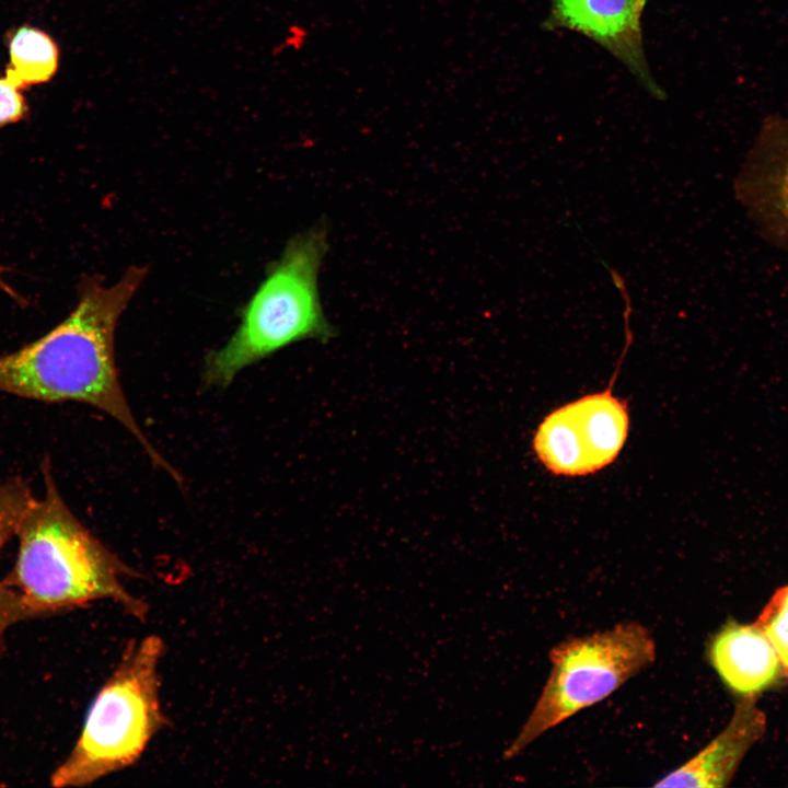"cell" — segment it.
Instances as JSON below:
<instances>
[{
  "instance_id": "obj_16",
  "label": "cell",
  "mask_w": 788,
  "mask_h": 788,
  "mask_svg": "<svg viewBox=\"0 0 788 788\" xmlns=\"http://www.w3.org/2000/svg\"><path fill=\"white\" fill-rule=\"evenodd\" d=\"M5 268L0 265V290L10 296L12 299L16 300L18 302L22 301V298L19 296V293L5 281L4 278Z\"/></svg>"
},
{
  "instance_id": "obj_1",
  "label": "cell",
  "mask_w": 788,
  "mask_h": 788,
  "mask_svg": "<svg viewBox=\"0 0 788 788\" xmlns=\"http://www.w3.org/2000/svg\"><path fill=\"white\" fill-rule=\"evenodd\" d=\"M147 275L131 266L113 285L97 277L81 281L71 313L40 338L0 355V393L44 403L74 402L92 406L121 424L154 465L175 479L136 422L118 379L115 329Z\"/></svg>"
},
{
  "instance_id": "obj_7",
  "label": "cell",
  "mask_w": 788,
  "mask_h": 788,
  "mask_svg": "<svg viewBox=\"0 0 788 788\" xmlns=\"http://www.w3.org/2000/svg\"><path fill=\"white\" fill-rule=\"evenodd\" d=\"M733 193L758 235L788 252V113L762 120L734 175Z\"/></svg>"
},
{
  "instance_id": "obj_10",
  "label": "cell",
  "mask_w": 788,
  "mask_h": 788,
  "mask_svg": "<svg viewBox=\"0 0 788 788\" xmlns=\"http://www.w3.org/2000/svg\"><path fill=\"white\" fill-rule=\"evenodd\" d=\"M707 657L722 683L739 697H755L783 676L776 651L755 623H725L709 640Z\"/></svg>"
},
{
  "instance_id": "obj_3",
  "label": "cell",
  "mask_w": 788,
  "mask_h": 788,
  "mask_svg": "<svg viewBox=\"0 0 788 788\" xmlns=\"http://www.w3.org/2000/svg\"><path fill=\"white\" fill-rule=\"evenodd\" d=\"M327 250L328 234L323 223L288 242L243 309L235 332L206 357V384L224 387L243 369L293 343L333 337L318 290Z\"/></svg>"
},
{
  "instance_id": "obj_13",
  "label": "cell",
  "mask_w": 788,
  "mask_h": 788,
  "mask_svg": "<svg viewBox=\"0 0 788 788\" xmlns=\"http://www.w3.org/2000/svg\"><path fill=\"white\" fill-rule=\"evenodd\" d=\"M36 496L19 477L0 482V549L18 531Z\"/></svg>"
},
{
  "instance_id": "obj_12",
  "label": "cell",
  "mask_w": 788,
  "mask_h": 788,
  "mask_svg": "<svg viewBox=\"0 0 788 788\" xmlns=\"http://www.w3.org/2000/svg\"><path fill=\"white\" fill-rule=\"evenodd\" d=\"M754 623L776 651L788 681V584L772 594Z\"/></svg>"
},
{
  "instance_id": "obj_6",
  "label": "cell",
  "mask_w": 788,
  "mask_h": 788,
  "mask_svg": "<svg viewBox=\"0 0 788 788\" xmlns=\"http://www.w3.org/2000/svg\"><path fill=\"white\" fill-rule=\"evenodd\" d=\"M612 384L552 412L538 426L533 448L556 475L581 476L611 464L628 433L627 405L612 393Z\"/></svg>"
},
{
  "instance_id": "obj_15",
  "label": "cell",
  "mask_w": 788,
  "mask_h": 788,
  "mask_svg": "<svg viewBox=\"0 0 788 788\" xmlns=\"http://www.w3.org/2000/svg\"><path fill=\"white\" fill-rule=\"evenodd\" d=\"M26 617L15 592L4 582L0 584V639L4 629L15 621Z\"/></svg>"
},
{
  "instance_id": "obj_14",
  "label": "cell",
  "mask_w": 788,
  "mask_h": 788,
  "mask_svg": "<svg viewBox=\"0 0 788 788\" xmlns=\"http://www.w3.org/2000/svg\"><path fill=\"white\" fill-rule=\"evenodd\" d=\"M27 113L28 105L22 89L5 74L0 77V129L21 121Z\"/></svg>"
},
{
  "instance_id": "obj_9",
  "label": "cell",
  "mask_w": 788,
  "mask_h": 788,
  "mask_svg": "<svg viewBox=\"0 0 788 788\" xmlns=\"http://www.w3.org/2000/svg\"><path fill=\"white\" fill-rule=\"evenodd\" d=\"M766 730L755 697H740L726 727L698 753L653 784L654 787L721 788Z\"/></svg>"
},
{
  "instance_id": "obj_4",
  "label": "cell",
  "mask_w": 788,
  "mask_h": 788,
  "mask_svg": "<svg viewBox=\"0 0 788 788\" xmlns=\"http://www.w3.org/2000/svg\"><path fill=\"white\" fill-rule=\"evenodd\" d=\"M158 635L132 641L93 699L78 741L51 776L55 787H83L135 764L165 725Z\"/></svg>"
},
{
  "instance_id": "obj_2",
  "label": "cell",
  "mask_w": 788,
  "mask_h": 788,
  "mask_svg": "<svg viewBox=\"0 0 788 788\" xmlns=\"http://www.w3.org/2000/svg\"><path fill=\"white\" fill-rule=\"evenodd\" d=\"M42 475L44 491L18 531V557L4 581L26 617L108 600L144 619L147 603L123 582L138 573L76 517L58 489L48 459L42 463Z\"/></svg>"
},
{
  "instance_id": "obj_8",
  "label": "cell",
  "mask_w": 788,
  "mask_h": 788,
  "mask_svg": "<svg viewBox=\"0 0 788 788\" xmlns=\"http://www.w3.org/2000/svg\"><path fill=\"white\" fill-rule=\"evenodd\" d=\"M648 0H549L542 28L567 30L591 39L615 57L656 100L665 92L648 65L642 37V13Z\"/></svg>"
},
{
  "instance_id": "obj_5",
  "label": "cell",
  "mask_w": 788,
  "mask_h": 788,
  "mask_svg": "<svg viewBox=\"0 0 788 788\" xmlns=\"http://www.w3.org/2000/svg\"><path fill=\"white\" fill-rule=\"evenodd\" d=\"M656 639L645 625L623 622L570 637L548 654L549 673L526 720L503 751L519 756L541 735L617 691L653 664Z\"/></svg>"
},
{
  "instance_id": "obj_11",
  "label": "cell",
  "mask_w": 788,
  "mask_h": 788,
  "mask_svg": "<svg viewBox=\"0 0 788 788\" xmlns=\"http://www.w3.org/2000/svg\"><path fill=\"white\" fill-rule=\"evenodd\" d=\"M9 63L4 74L20 89L50 81L59 68V47L46 32L22 25L8 40Z\"/></svg>"
}]
</instances>
